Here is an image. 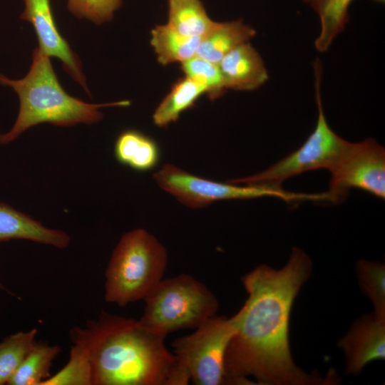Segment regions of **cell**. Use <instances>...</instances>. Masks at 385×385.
<instances>
[{
	"label": "cell",
	"mask_w": 385,
	"mask_h": 385,
	"mask_svg": "<svg viewBox=\"0 0 385 385\" xmlns=\"http://www.w3.org/2000/svg\"><path fill=\"white\" fill-rule=\"evenodd\" d=\"M0 289H6L2 284L0 283Z\"/></svg>",
	"instance_id": "27"
},
{
	"label": "cell",
	"mask_w": 385,
	"mask_h": 385,
	"mask_svg": "<svg viewBox=\"0 0 385 385\" xmlns=\"http://www.w3.org/2000/svg\"><path fill=\"white\" fill-rule=\"evenodd\" d=\"M114 154L120 163L138 171L153 169L160 158L157 143L136 130H126L118 135L114 145Z\"/></svg>",
	"instance_id": "15"
},
{
	"label": "cell",
	"mask_w": 385,
	"mask_h": 385,
	"mask_svg": "<svg viewBox=\"0 0 385 385\" xmlns=\"http://www.w3.org/2000/svg\"><path fill=\"white\" fill-rule=\"evenodd\" d=\"M122 0H68V9L74 16L96 24L112 20Z\"/></svg>",
	"instance_id": "25"
},
{
	"label": "cell",
	"mask_w": 385,
	"mask_h": 385,
	"mask_svg": "<svg viewBox=\"0 0 385 385\" xmlns=\"http://www.w3.org/2000/svg\"><path fill=\"white\" fill-rule=\"evenodd\" d=\"M312 271V262L294 247L280 270L260 265L242 278L248 298L237 313V329L227 349L226 384H246L254 376L260 384H319L294 364L288 327L294 298Z\"/></svg>",
	"instance_id": "1"
},
{
	"label": "cell",
	"mask_w": 385,
	"mask_h": 385,
	"mask_svg": "<svg viewBox=\"0 0 385 385\" xmlns=\"http://www.w3.org/2000/svg\"><path fill=\"white\" fill-rule=\"evenodd\" d=\"M70 337L88 355L92 385H173L176 358L165 337L138 320L102 312Z\"/></svg>",
	"instance_id": "2"
},
{
	"label": "cell",
	"mask_w": 385,
	"mask_h": 385,
	"mask_svg": "<svg viewBox=\"0 0 385 385\" xmlns=\"http://www.w3.org/2000/svg\"><path fill=\"white\" fill-rule=\"evenodd\" d=\"M20 19L31 24L38 46L46 55L58 58L64 70L90 95L82 65L66 40L61 35L51 11L49 0H24Z\"/></svg>",
	"instance_id": "10"
},
{
	"label": "cell",
	"mask_w": 385,
	"mask_h": 385,
	"mask_svg": "<svg viewBox=\"0 0 385 385\" xmlns=\"http://www.w3.org/2000/svg\"><path fill=\"white\" fill-rule=\"evenodd\" d=\"M201 0H168V21L180 34L201 38L215 25Z\"/></svg>",
	"instance_id": "18"
},
{
	"label": "cell",
	"mask_w": 385,
	"mask_h": 385,
	"mask_svg": "<svg viewBox=\"0 0 385 385\" xmlns=\"http://www.w3.org/2000/svg\"><path fill=\"white\" fill-rule=\"evenodd\" d=\"M38 330L18 332L0 342V385L7 384L36 343Z\"/></svg>",
	"instance_id": "21"
},
{
	"label": "cell",
	"mask_w": 385,
	"mask_h": 385,
	"mask_svg": "<svg viewBox=\"0 0 385 385\" xmlns=\"http://www.w3.org/2000/svg\"><path fill=\"white\" fill-rule=\"evenodd\" d=\"M60 351L58 346L36 342L6 384L41 385L51 376L52 362Z\"/></svg>",
	"instance_id": "19"
},
{
	"label": "cell",
	"mask_w": 385,
	"mask_h": 385,
	"mask_svg": "<svg viewBox=\"0 0 385 385\" xmlns=\"http://www.w3.org/2000/svg\"><path fill=\"white\" fill-rule=\"evenodd\" d=\"M329 172L331 202H342L351 188L385 198V150L373 138L348 142Z\"/></svg>",
	"instance_id": "9"
},
{
	"label": "cell",
	"mask_w": 385,
	"mask_h": 385,
	"mask_svg": "<svg viewBox=\"0 0 385 385\" xmlns=\"http://www.w3.org/2000/svg\"><path fill=\"white\" fill-rule=\"evenodd\" d=\"M354 0H317L312 7L320 21L319 34L314 41L317 51L328 50L349 21V8Z\"/></svg>",
	"instance_id": "20"
},
{
	"label": "cell",
	"mask_w": 385,
	"mask_h": 385,
	"mask_svg": "<svg viewBox=\"0 0 385 385\" xmlns=\"http://www.w3.org/2000/svg\"><path fill=\"white\" fill-rule=\"evenodd\" d=\"M255 34V29L242 19L216 21L200 38L196 56L218 64L225 55L239 45L250 41Z\"/></svg>",
	"instance_id": "14"
},
{
	"label": "cell",
	"mask_w": 385,
	"mask_h": 385,
	"mask_svg": "<svg viewBox=\"0 0 385 385\" xmlns=\"http://www.w3.org/2000/svg\"><path fill=\"white\" fill-rule=\"evenodd\" d=\"M203 94H206V91L202 86L185 76L180 78L155 110L154 124L165 127L177 121L181 113L192 108Z\"/></svg>",
	"instance_id": "17"
},
{
	"label": "cell",
	"mask_w": 385,
	"mask_h": 385,
	"mask_svg": "<svg viewBox=\"0 0 385 385\" xmlns=\"http://www.w3.org/2000/svg\"><path fill=\"white\" fill-rule=\"evenodd\" d=\"M357 270L361 286L371 299L374 314L385 320V267L378 262L360 260Z\"/></svg>",
	"instance_id": "24"
},
{
	"label": "cell",
	"mask_w": 385,
	"mask_h": 385,
	"mask_svg": "<svg viewBox=\"0 0 385 385\" xmlns=\"http://www.w3.org/2000/svg\"><path fill=\"white\" fill-rule=\"evenodd\" d=\"M0 84L11 88L19 100L16 120L9 131L0 134V143H9L29 128L44 123L58 126L93 124L103 118L100 108L128 106L129 101L96 104L70 96L60 84L50 57L38 47L32 53L27 74L12 79L0 73Z\"/></svg>",
	"instance_id": "3"
},
{
	"label": "cell",
	"mask_w": 385,
	"mask_h": 385,
	"mask_svg": "<svg viewBox=\"0 0 385 385\" xmlns=\"http://www.w3.org/2000/svg\"><path fill=\"white\" fill-rule=\"evenodd\" d=\"M41 385H92L91 366L84 349L73 344L66 364Z\"/></svg>",
	"instance_id": "23"
},
{
	"label": "cell",
	"mask_w": 385,
	"mask_h": 385,
	"mask_svg": "<svg viewBox=\"0 0 385 385\" xmlns=\"http://www.w3.org/2000/svg\"><path fill=\"white\" fill-rule=\"evenodd\" d=\"M185 76L202 86L210 100L224 95L227 90L217 63L197 56L181 63Z\"/></svg>",
	"instance_id": "22"
},
{
	"label": "cell",
	"mask_w": 385,
	"mask_h": 385,
	"mask_svg": "<svg viewBox=\"0 0 385 385\" xmlns=\"http://www.w3.org/2000/svg\"><path fill=\"white\" fill-rule=\"evenodd\" d=\"M168 255L147 230L125 233L113 251L105 272L104 299L120 307L145 297L163 279Z\"/></svg>",
	"instance_id": "4"
},
{
	"label": "cell",
	"mask_w": 385,
	"mask_h": 385,
	"mask_svg": "<svg viewBox=\"0 0 385 385\" xmlns=\"http://www.w3.org/2000/svg\"><path fill=\"white\" fill-rule=\"evenodd\" d=\"M238 316H213L173 342L176 363L197 385L226 384L225 359Z\"/></svg>",
	"instance_id": "7"
},
{
	"label": "cell",
	"mask_w": 385,
	"mask_h": 385,
	"mask_svg": "<svg viewBox=\"0 0 385 385\" xmlns=\"http://www.w3.org/2000/svg\"><path fill=\"white\" fill-rule=\"evenodd\" d=\"M218 66L227 89L252 91L269 79L262 56L250 41L232 49Z\"/></svg>",
	"instance_id": "12"
},
{
	"label": "cell",
	"mask_w": 385,
	"mask_h": 385,
	"mask_svg": "<svg viewBox=\"0 0 385 385\" xmlns=\"http://www.w3.org/2000/svg\"><path fill=\"white\" fill-rule=\"evenodd\" d=\"M304 1L306 3H307L311 7H312L317 0H304Z\"/></svg>",
	"instance_id": "26"
},
{
	"label": "cell",
	"mask_w": 385,
	"mask_h": 385,
	"mask_svg": "<svg viewBox=\"0 0 385 385\" xmlns=\"http://www.w3.org/2000/svg\"><path fill=\"white\" fill-rule=\"evenodd\" d=\"M200 41V38L183 36L167 24L156 25L150 32V45L163 66L182 63L194 57Z\"/></svg>",
	"instance_id": "16"
},
{
	"label": "cell",
	"mask_w": 385,
	"mask_h": 385,
	"mask_svg": "<svg viewBox=\"0 0 385 385\" xmlns=\"http://www.w3.org/2000/svg\"><path fill=\"white\" fill-rule=\"evenodd\" d=\"M144 301L139 323L165 337L180 329H196L215 316L218 309L215 294L188 274L163 279Z\"/></svg>",
	"instance_id": "5"
},
{
	"label": "cell",
	"mask_w": 385,
	"mask_h": 385,
	"mask_svg": "<svg viewBox=\"0 0 385 385\" xmlns=\"http://www.w3.org/2000/svg\"><path fill=\"white\" fill-rule=\"evenodd\" d=\"M346 356V371L358 374L369 362L385 358V320L375 314L356 322L340 340Z\"/></svg>",
	"instance_id": "11"
},
{
	"label": "cell",
	"mask_w": 385,
	"mask_h": 385,
	"mask_svg": "<svg viewBox=\"0 0 385 385\" xmlns=\"http://www.w3.org/2000/svg\"><path fill=\"white\" fill-rule=\"evenodd\" d=\"M153 178L163 190L192 208L203 207L218 200L265 196L276 197L286 202L317 199V194L293 192L263 185L240 186L229 182L218 183L197 177L172 164L164 165Z\"/></svg>",
	"instance_id": "8"
},
{
	"label": "cell",
	"mask_w": 385,
	"mask_h": 385,
	"mask_svg": "<svg viewBox=\"0 0 385 385\" xmlns=\"http://www.w3.org/2000/svg\"><path fill=\"white\" fill-rule=\"evenodd\" d=\"M29 240L63 249L70 237L63 231L44 227L30 216L11 206L0 203V241Z\"/></svg>",
	"instance_id": "13"
},
{
	"label": "cell",
	"mask_w": 385,
	"mask_h": 385,
	"mask_svg": "<svg viewBox=\"0 0 385 385\" xmlns=\"http://www.w3.org/2000/svg\"><path fill=\"white\" fill-rule=\"evenodd\" d=\"M314 70L318 116L313 132L297 150L269 168L254 175L231 180L229 183L282 188V183L289 178L310 170H330L333 168L348 141L333 131L324 115L321 96L322 65L319 59L314 61Z\"/></svg>",
	"instance_id": "6"
}]
</instances>
